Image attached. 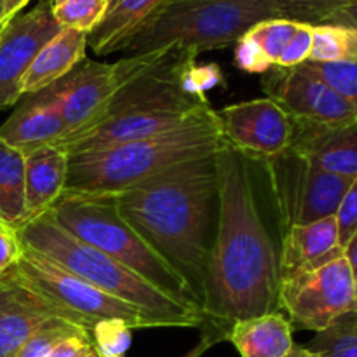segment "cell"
<instances>
[{
    "label": "cell",
    "instance_id": "31",
    "mask_svg": "<svg viewBox=\"0 0 357 357\" xmlns=\"http://www.w3.org/2000/svg\"><path fill=\"white\" fill-rule=\"evenodd\" d=\"M185 89L195 96H204L209 89L223 84V73L216 63H208V65H197V61L183 75Z\"/></svg>",
    "mask_w": 357,
    "mask_h": 357
},
{
    "label": "cell",
    "instance_id": "14",
    "mask_svg": "<svg viewBox=\"0 0 357 357\" xmlns=\"http://www.w3.org/2000/svg\"><path fill=\"white\" fill-rule=\"evenodd\" d=\"M56 319L70 321L10 272L0 278V357L16 356L31 335Z\"/></svg>",
    "mask_w": 357,
    "mask_h": 357
},
{
    "label": "cell",
    "instance_id": "27",
    "mask_svg": "<svg viewBox=\"0 0 357 357\" xmlns=\"http://www.w3.org/2000/svg\"><path fill=\"white\" fill-rule=\"evenodd\" d=\"M108 0H65L52 6V16L61 28L89 33L103 17Z\"/></svg>",
    "mask_w": 357,
    "mask_h": 357
},
{
    "label": "cell",
    "instance_id": "35",
    "mask_svg": "<svg viewBox=\"0 0 357 357\" xmlns=\"http://www.w3.org/2000/svg\"><path fill=\"white\" fill-rule=\"evenodd\" d=\"M23 244L17 237V230L0 222V278L10 271L20 258Z\"/></svg>",
    "mask_w": 357,
    "mask_h": 357
},
{
    "label": "cell",
    "instance_id": "12",
    "mask_svg": "<svg viewBox=\"0 0 357 357\" xmlns=\"http://www.w3.org/2000/svg\"><path fill=\"white\" fill-rule=\"evenodd\" d=\"M121 84L122 73L117 61L100 63L87 58L52 84L66 126V136L56 146L93 129L103 119Z\"/></svg>",
    "mask_w": 357,
    "mask_h": 357
},
{
    "label": "cell",
    "instance_id": "16",
    "mask_svg": "<svg viewBox=\"0 0 357 357\" xmlns=\"http://www.w3.org/2000/svg\"><path fill=\"white\" fill-rule=\"evenodd\" d=\"M66 136L54 87L26 94L10 117L0 126V138L21 152L44 145H58Z\"/></svg>",
    "mask_w": 357,
    "mask_h": 357
},
{
    "label": "cell",
    "instance_id": "1",
    "mask_svg": "<svg viewBox=\"0 0 357 357\" xmlns=\"http://www.w3.org/2000/svg\"><path fill=\"white\" fill-rule=\"evenodd\" d=\"M218 227L206 272L202 335L225 342L234 323L279 312V248L268 232L255 166L230 145L215 155Z\"/></svg>",
    "mask_w": 357,
    "mask_h": 357
},
{
    "label": "cell",
    "instance_id": "28",
    "mask_svg": "<svg viewBox=\"0 0 357 357\" xmlns=\"http://www.w3.org/2000/svg\"><path fill=\"white\" fill-rule=\"evenodd\" d=\"M70 337H89V331L84 330L79 324H73L65 319H56L52 323L45 324L44 328L31 335L23 347L17 351L14 357H45L59 342L66 340Z\"/></svg>",
    "mask_w": 357,
    "mask_h": 357
},
{
    "label": "cell",
    "instance_id": "43",
    "mask_svg": "<svg viewBox=\"0 0 357 357\" xmlns=\"http://www.w3.org/2000/svg\"><path fill=\"white\" fill-rule=\"evenodd\" d=\"M61 2H65V0H47V3L49 6H58V3H61Z\"/></svg>",
    "mask_w": 357,
    "mask_h": 357
},
{
    "label": "cell",
    "instance_id": "19",
    "mask_svg": "<svg viewBox=\"0 0 357 357\" xmlns=\"http://www.w3.org/2000/svg\"><path fill=\"white\" fill-rule=\"evenodd\" d=\"M164 2L167 0H108L101 21L87 33V47L100 56L124 51Z\"/></svg>",
    "mask_w": 357,
    "mask_h": 357
},
{
    "label": "cell",
    "instance_id": "33",
    "mask_svg": "<svg viewBox=\"0 0 357 357\" xmlns=\"http://www.w3.org/2000/svg\"><path fill=\"white\" fill-rule=\"evenodd\" d=\"M234 63H236L237 68L248 73H267L268 70L274 68V65L265 56L260 45L248 37H243L236 44Z\"/></svg>",
    "mask_w": 357,
    "mask_h": 357
},
{
    "label": "cell",
    "instance_id": "29",
    "mask_svg": "<svg viewBox=\"0 0 357 357\" xmlns=\"http://www.w3.org/2000/svg\"><path fill=\"white\" fill-rule=\"evenodd\" d=\"M89 335L91 347L100 357H126L132 342V328L121 319L100 321Z\"/></svg>",
    "mask_w": 357,
    "mask_h": 357
},
{
    "label": "cell",
    "instance_id": "3",
    "mask_svg": "<svg viewBox=\"0 0 357 357\" xmlns=\"http://www.w3.org/2000/svg\"><path fill=\"white\" fill-rule=\"evenodd\" d=\"M225 143L216 110L209 108L173 131L70 155L65 190L119 194L174 166L216 155Z\"/></svg>",
    "mask_w": 357,
    "mask_h": 357
},
{
    "label": "cell",
    "instance_id": "42",
    "mask_svg": "<svg viewBox=\"0 0 357 357\" xmlns=\"http://www.w3.org/2000/svg\"><path fill=\"white\" fill-rule=\"evenodd\" d=\"M6 6H3V0H0V24L6 23Z\"/></svg>",
    "mask_w": 357,
    "mask_h": 357
},
{
    "label": "cell",
    "instance_id": "30",
    "mask_svg": "<svg viewBox=\"0 0 357 357\" xmlns=\"http://www.w3.org/2000/svg\"><path fill=\"white\" fill-rule=\"evenodd\" d=\"M305 68L316 73L321 80L337 91L345 101L352 105L357 112V61H338V63H302Z\"/></svg>",
    "mask_w": 357,
    "mask_h": 357
},
{
    "label": "cell",
    "instance_id": "40",
    "mask_svg": "<svg viewBox=\"0 0 357 357\" xmlns=\"http://www.w3.org/2000/svg\"><path fill=\"white\" fill-rule=\"evenodd\" d=\"M28 2L30 0H3V6H6V20L9 21L10 17L20 14Z\"/></svg>",
    "mask_w": 357,
    "mask_h": 357
},
{
    "label": "cell",
    "instance_id": "15",
    "mask_svg": "<svg viewBox=\"0 0 357 357\" xmlns=\"http://www.w3.org/2000/svg\"><path fill=\"white\" fill-rule=\"evenodd\" d=\"M289 149L326 173L349 180L357 176V122L319 124L293 121Z\"/></svg>",
    "mask_w": 357,
    "mask_h": 357
},
{
    "label": "cell",
    "instance_id": "7",
    "mask_svg": "<svg viewBox=\"0 0 357 357\" xmlns=\"http://www.w3.org/2000/svg\"><path fill=\"white\" fill-rule=\"evenodd\" d=\"M9 272L26 288L65 314L72 323L79 324L89 333L94 324L107 319L124 321L132 330L162 328L155 317L94 288L26 246H23L20 258Z\"/></svg>",
    "mask_w": 357,
    "mask_h": 357
},
{
    "label": "cell",
    "instance_id": "5",
    "mask_svg": "<svg viewBox=\"0 0 357 357\" xmlns=\"http://www.w3.org/2000/svg\"><path fill=\"white\" fill-rule=\"evenodd\" d=\"M47 213L77 239L131 268L176 302L199 310L176 272L126 222L114 194L65 190Z\"/></svg>",
    "mask_w": 357,
    "mask_h": 357
},
{
    "label": "cell",
    "instance_id": "8",
    "mask_svg": "<svg viewBox=\"0 0 357 357\" xmlns=\"http://www.w3.org/2000/svg\"><path fill=\"white\" fill-rule=\"evenodd\" d=\"M253 162L264 171L265 188L281 236L295 225L337 215L342 197L352 181L319 169L291 149Z\"/></svg>",
    "mask_w": 357,
    "mask_h": 357
},
{
    "label": "cell",
    "instance_id": "36",
    "mask_svg": "<svg viewBox=\"0 0 357 357\" xmlns=\"http://www.w3.org/2000/svg\"><path fill=\"white\" fill-rule=\"evenodd\" d=\"M91 349L89 337H70L59 342L45 357H86Z\"/></svg>",
    "mask_w": 357,
    "mask_h": 357
},
{
    "label": "cell",
    "instance_id": "13",
    "mask_svg": "<svg viewBox=\"0 0 357 357\" xmlns=\"http://www.w3.org/2000/svg\"><path fill=\"white\" fill-rule=\"evenodd\" d=\"M61 31L47 2L6 21L0 31V110L23 98L21 84L31 61Z\"/></svg>",
    "mask_w": 357,
    "mask_h": 357
},
{
    "label": "cell",
    "instance_id": "10",
    "mask_svg": "<svg viewBox=\"0 0 357 357\" xmlns=\"http://www.w3.org/2000/svg\"><path fill=\"white\" fill-rule=\"evenodd\" d=\"M261 89L293 121L319 124L357 122L356 108L303 65L293 68L274 66L265 73Z\"/></svg>",
    "mask_w": 357,
    "mask_h": 357
},
{
    "label": "cell",
    "instance_id": "2",
    "mask_svg": "<svg viewBox=\"0 0 357 357\" xmlns=\"http://www.w3.org/2000/svg\"><path fill=\"white\" fill-rule=\"evenodd\" d=\"M114 195L126 222L176 272L201 310L220 213L215 155L174 166Z\"/></svg>",
    "mask_w": 357,
    "mask_h": 357
},
{
    "label": "cell",
    "instance_id": "41",
    "mask_svg": "<svg viewBox=\"0 0 357 357\" xmlns=\"http://www.w3.org/2000/svg\"><path fill=\"white\" fill-rule=\"evenodd\" d=\"M286 357H319V356L314 354V352H310L305 345H295V347H293V351L289 352Z\"/></svg>",
    "mask_w": 357,
    "mask_h": 357
},
{
    "label": "cell",
    "instance_id": "25",
    "mask_svg": "<svg viewBox=\"0 0 357 357\" xmlns=\"http://www.w3.org/2000/svg\"><path fill=\"white\" fill-rule=\"evenodd\" d=\"M284 20L307 24H323L337 10L357 0H267Z\"/></svg>",
    "mask_w": 357,
    "mask_h": 357
},
{
    "label": "cell",
    "instance_id": "18",
    "mask_svg": "<svg viewBox=\"0 0 357 357\" xmlns=\"http://www.w3.org/2000/svg\"><path fill=\"white\" fill-rule=\"evenodd\" d=\"M24 208L26 220L47 213L66 188L70 155L54 145L24 152Z\"/></svg>",
    "mask_w": 357,
    "mask_h": 357
},
{
    "label": "cell",
    "instance_id": "26",
    "mask_svg": "<svg viewBox=\"0 0 357 357\" xmlns=\"http://www.w3.org/2000/svg\"><path fill=\"white\" fill-rule=\"evenodd\" d=\"M296 28H298L296 21L284 20V17H274V20L260 21L255 26H251L244 37L257 42L261 51L265 52V56L271 59L272 65L278 66L279 59H281L284 49L288 47Z\"/></svg>",
    "mask_w": 357,
    "mask_h": 357
},
{
    "label": "cell",
    "instance_id": "20",
    "mask_svg": "<svg viewBox=\"0 0 357 357\" xmlns=\"http://www.w3.org/2000/svg\"><path fill=\"white\" fill-rule=\"evenodd\" d=\"M86 49L87 33L61 28V31L51 38L31 61L21 84V94L26 96L38 93L61 80L86 59Z\"/></svg>",
    "mask_w": 357,
    "mask_h": 357
},
{
    "label": "cell",
    "instance_id": "38",
    "mask_svg": "<svg viewBox=\"0 0 357 357\" xmlns=\"http://www.w3.org/2000/svg\"><path fill=\"white\" fill-rule=\"evenodd\" d=\"M344 255H345V260H347L349 267H351V271H352V278H354L356 291H357V232L344 246Z\"/></svg>",
    "mask_w": 357,
    "mask_h": 357
},
{
    "label": "cell",
    "instance_id": "37",
    "mask_svg": "<svg viewBox=\"0 0 357 357\" xmlns=\"http://www.w3.org/2000/svg\"><path fill=\"white\" fill-rule=\"evenodd\" d=\"M326 23L335 24H345V26H352L357 30V2L351 3V6L344 7V9L337 10Z\"/></svg>",
    "mask_w": 357,
    "mask_h": 357
},
{
    "label": "cell",
    "instance_id": "44",
    "mask_svg": "<svg viewBox=\"0 0 357 357\" xmlns=\"http://www.w3.org/2000/svg\"><path fill=\"white\" fill-rule=\"evenodd\" d=\"M86 357H100V356H98L96 352L93 351V347H91V349H89V352H87V354H86Z\"/></svg>",
    "mask_w": 357,
    "mask_h": 357
},
{
    "label": "cell",
    "instance_id": "4",
    "mask_svg": "<svg viewBox=\"0 0 357 357\" xmlns=\"http://www.w3.org/2000/svg\"><path fill=\"white\" fill-rule=\"evenodd\" d=\"M16 230L23 246L44 255L94 288L155 317L162 328H201L204 323L197 309L176 302L131 268L77 239L49 213L26 220Z\"/></svg>",
    "mask_w": 357,
    "mask_h": 357
},
{
    "label": "cell",
    "instance_id": "9",
    "mask_svg": "<svg viewBox=\"0 0 357 357\" xmlns=\"http://www.w3.org/2000/svg\"><path fill=\"white\" fill-rule=\"evenodd\" d=\"M279 302L293 330L314 333L357 312L356 282L344 251L310 271L282 279Z\"/></svg>",
    "mask_w": 357,
    "mask_h": 357
},
{
    "label": "cell",
    "instance_id": "39",
    "mask_svg": "<svg viewBox=\"0 0 357 357\" xmlns=\"http://www.w3.org/2000/svg\"><path fill=\"white\" fill-rule=\"evenodd\" d=\"M213 345H216V342L213 340V338L206 337V335H201V340H199V344L195 345L192 351H188L187 354L181 356V357H202L206 352L209 351V349L213 347Z\"/></svg>",
    "mask_w": 357,
    "mask_h": 357
},
{
    "label": "cell",
    "instance_id": "6",
    "mask_svg": "<svg viewBox=\"0 0 357 357\" xmlns=\"http://www.w3.org/2000/svg\"><path fill=\"white\" fill-rule=\"evenodd\" d=\"M279 16L267 0H167L150 16L124 52L178 47L202 51L236 45L251 26Z\"/></svg>",
    "mask_w": 357,
    "mask_h": 357
},
{
    "label": "cell",
    "instance_id": "24",
    "mask_svg": "<svg viewBox=\"0 0 357 357\" xmlns=\"http://www.w3.org/2000/svg\"><path fill=\"white\" fill-rule=\"evenodd\" d=\"M319 357H357V312L338 317L305 345Z\"/></svg>",
    "mask_w": 357,
    "mask_h": 357
},
{
    "label": "cell",
    "instance_id": "45",
    "mask_svg": "<svg viewBox=\"0 0 357 357\" xmlns=\"http://www.w3.org/2000/svg\"><path fill=\"white\" fill-rule=\"evenodd\" d=\"M3 24H6V23H2V24H0V31H2V28H3Z\"/></svg>",
    "mask_w": 357,
    "mask_h": 357
},
{
    "label": "cell",
    "instance_id": "34",
    "mask_svg": "<svg viewBox=\"0 0 357 357\" xmlns=\"http://www.w3.org/2000/svg\"><path fill=\"white\" fill-rule=\"evenodd\" d=\"M310 49H312V24L298 23L295 35L289 40L288 47L282 52L278 66L281 68H293L302 63L309 61Z\"/></svg>",
    "mask_w": 357,
    "mask_h": 357
},
{
    "label": "cell",
    "instance_id": "32",
    "mask_svg": "<svg viewBox=\"0 0 357 357\" xmlns=\"http://www.w3.org/2000/svg\"><path fill=\"white\" fill-rule=\"evenodd\" d=\"M335 220H337L338 225L340 246L344 248L351 241V237L357 232V176L351 181L347 192L342 197Z\"/></svg>",
    "mask_w": 357,
    "mask_h": 357
},
{
    "label": "cell",
    "instance_id": "21",
    "mask_svg": "<svg viewBox=\"0 0 357 357\" xmlns=\"http://www.w3.org/2000/svg\"><path fill=\"white\" fill-rule=\"evenodd\" d=\"M293 326L282 310L232 324L227 340L241 357H286L295 347Z\"/></svg>",
    "mask_w": 357,
    "mask_h": 357
},
{
    "label": "cell",
    "instance_id": "17",
    "mask_svg": "<svg viewBox=\"0 0 357 357\" xmlns=\"http://www.w3.org/2000/svg\"><path fill=\"white\" fill-rule=\"evenodd\" d=\"M344 248L338 239V225L335 216L317 222L295 225L281 236L279 248V272L281 281L300 272L310 271L337 257Z\"/></svg>",
    "mask_w": 357,
    "mask_h": 357
},
{
    "label": "cell",
    "instance_id": "11",
    "mask_svg": "<svg viewBox=\"0 0 357 357\" xmlns=\"http://www.w3.org/2000/svg\"><path fill=\"white\" fill-rule=\"evenodd\" d=\"M216 117L227 145L251 160L271 159L291 145L293 119L267 96L229 105Z\"/></svg>",
    "mask_w": 357,
    "mask_h": 357
},
{
    "label": "cell",
    "instance_id": "23",
    "mask_svg": "<svg viewBox=\"0 0 357 357\" xmlns=\"http://www.w3.org/2000/svg\"><path fill=\"white\" fill-rule=\"evenodd\" d=\"M309 61H357V30L345 24L323 23L312 26Z\"/></svg>",
    "mask_w": 357,
    "mask_h": 357
},
{
    "label": "cell",
    "instance_id": "22",
    "mask_svg": "<svg viewBox=\"0 0 357 357\" xmlns=\"http://www.w3.org/2000/svg\"><path fill=\"white\" fill-rule=\"evenodd\" d=\"M0 222L17 227L26 222L24 155L0 138Z\"/></svg>",
    "mask_w": 357,
    "mask_h": 357
}]
</instances>
